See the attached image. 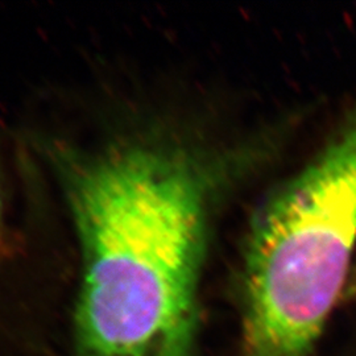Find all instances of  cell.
<instances>
[{
	"mask_svg": "<svg viewBox=\"0 0 356 356\" xmlns=\"http://www.w3.org/2000/svg\"><path fill=\"white\" fill-rule=\"evenodd\" d=\"M82 254L74 356H194L207 185L157 141L57 156Z\"/></svg>",
	"mask_w": 356,
	"mask_h": 356,
	"instance_id": "6da1fadb",
	"label": "cell"
},
{
	"mask_svg": "<svg viewBox=\"0 0 356 356\" xmlns=\"http://www.w3.org/2000/svg\"><path fill=\"white\" fill-rule=\"evenodd\" d=\"M356 245V115L264 204L244 251L247 356H306Z\"/></svg>",
	"mask_w": 356,
	"mask_h": 356,
	"instance_id": "7a4b0ae2",
	"label": "cell"
},
{
	"mask_svg": "<svg viewBox=\"0 0 356 356\" xmlns=\"http://www.w3.org/2000/svg\"><path fill=\"white\" fill-rule=\"evenodd\" d=\"M13 243L10 241V232L7 231V226L3 218V206H1V197H0V257H4L11 252Z\"/></svg>",
	"mask_w": 356,
	"mask_h": 356,
	"instance_id": "3957f363",
	"label": "cell"
}]
</instances>
